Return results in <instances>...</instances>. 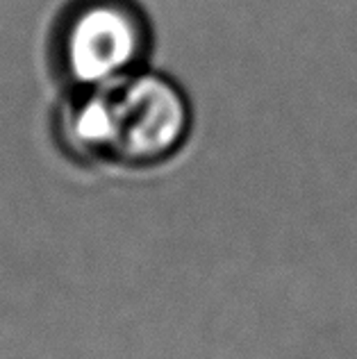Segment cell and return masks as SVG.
Returning a JSON list of instances; mask_svg holds the SVG:
<instances>
[{"mask_svg":"<svg viewBox=\"0 0 357 359\" xmlns=\"http://www.w3.org/2000/svg\"><path fill=\"white\" fill-rule=\"evenodd\" d=\"M191 111L184 93L162 75H123L64 114V144L73 155L123 166H155L184 144Z\"/></svg>","mask_w":357,"mask_h":359,"instance_id":"cell-1","label":"cell"},{"mask_svg":"<svg viewBox=\"0 0 357 359\" xmlns=\"http://www.w3.org/2000/svg\"><path fill=\"white\" fill-rule=\"evenodd\" d=\"M146 25L121 0H93L80 7L62 36V60L73 82L100 87L123 78L144 57Z\"/></svg>","mask_w":357,"mask_h":359,"instance_id":"cell-2","label":"cell"}]
</instances>
